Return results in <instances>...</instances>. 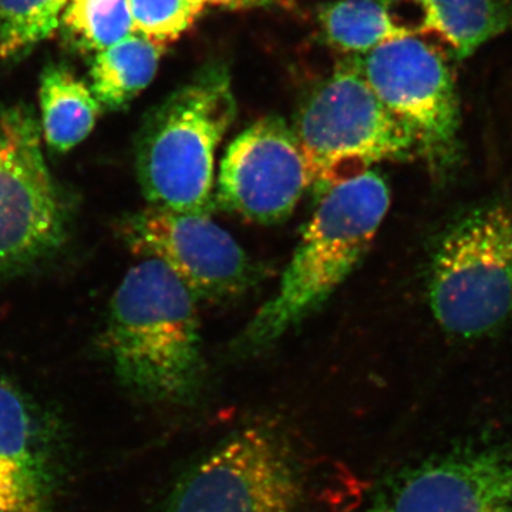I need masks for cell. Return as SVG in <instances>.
Here are the masks:
<instances>
[{"instance_id":"obj_1","label":"cell","mask_w":512,"mask_h":512,"mask_svg":"<svg viewBox=\"0 0 512 512\" xmlns=\"http://www.w3.org/2000/svg\"><path fill=\"white\" fill-rule=\"evenodd\" d=\"M198 299L156 259L128 269L111 298L104 352L127 389L163 403H190L204 382Z\"/></svg>"},{"instance_id":"obj_2","label":"cell","mask_w":512,"mask_h":512,"mask_svg":"<svg viewBox=\"0 0 512 512\" xmlns=\"http://www.w3.org/2000/svg\"><path fill=\"white\" fill-rule=\"evenodd\" d=\"M389 207V187L372 170L320 197L278 289L235 340L237 352L268 348L328 301L362 261Z\"/></svg>"},{"instance_id":"obj_3","label":"cell","mask_w":512,"mask_h":512,"mask_svg":"<svg viewBox=\"0 0 512 512\" xmlns=\"http://www.w3.org/2000/svg\"><path fill=\"white\" fill-rule=\"evenodd\" d=\"M237 114L228 67L214 62L165 99L137 138L138 181L148 204L208 214L215 208V151Z\"/></svg>"},{"instance_id":"obj_4","label":"cell","mask_w":512,"mask_h":512,"mask_svg":"<svg viewBox=\"0 0 512 512\" xmlns=\"http://www.w3.org/2000/svg\"><path fill=\"white\" fill-rule=\"evenodd\" d=\"M293 131L320 197L375 164L417 154L412 134L377 99L355 57L338 64L313 90Z\"/></svg>"},{"instance_id":"obj_5","label":"cell","mask_w":512,"mask_h":512,"mask_svg":"<svg viewBox=\"0 0 512 512\" xmlns=\"http://www.w3.org/2000/svg\"><path fill=\"white\" fill-rule=\"evenodd\" d=\"M305 477L284 427L254 421L231 431L178 477L161 512H301Z\"/></svg>"},{"instance_id":"obj_6","label":"cell","mask_w":512,"mask_h":512,"mask_svg":"<svg viewBox=\"0 0 512 512\" xmlns=\"http://www.w3.org/2000/svg\"><path fill=\"white\" fill-rule=\"evenodd\" d=\"M429 302L448 333L480 338L512 316V205L477 208L441 235L429 272Z\"/></svg>"},{"instance_id":"obj_7","label":"cell","mask_w":512,"mask_h":512,"mask_svg":"<svg viewBox=\"0 0 512 512\" xmlns=\"http://www.w3.org/2000/svg\"><path fill=\"white\" fill-rule=\"evenodd\" d=\"M67 212L26 107L0 111V274L25 268L62 245Z\"/></svg>"},{"instance_id":"obj_8","label":"cell","mask_w":512,"mask_h":512,"mask_svg":"<svg viewBox=\"0 0 512 512\" xmlns=\"http://www.w3.org/2000/svg\"><path fill=\"white\" fill-rule=\"evenodd\" d=\"M370 89L412 134L417 154L434 171L456 160L460 111L443 57L416 36L390 40L355 56Z\"/></svg>"},{"instance_id":"obj_9","label":"cell","mask_w":512,"mask_h":512,"mask_svg":"<svg viewBox=\"0 0 512 512\" xmlns=\"http://www.w3.org/2000/svg\"><path fill=\"white\" fill-rule=\"evenodd\" d=\"M356 512H512V443L421 458L384 478Z\"/></svg>"},{"instance_id":"obj_10","label":"cell","mask_w":512,"mask_h":512,"mask_svg":"<svg viewBox=\"0 0 512 512\" xmlns=\"http://www.w3.org/2000/svg\"><path fill=\"white\" fill-rule=\"evenodd\" d=\"M123 231L134 254L160 261L197 299L227 301L254 281L247 252L208 214L148 205L127 218Z\"/></svg>"},{"instance_id":"obj_11","label":"cell","mask_w":512,"mask_h":512,"mask_svg":"<svg viewBox=\"0 0 512 512\" xmlns=\"http://www.w3.org/2000/svg\"><path fill=\"white\" fill-rule=\"evenodd\" d=\"M311 187L295 131L278 116L245 128L221 161L215 204L256 224L291 217Z\"/></svg>"},{"instance_id":"obj_12","label":"cell","mask_w":512,"mask_h":512,"mask_svg":"<svg viewBox=\"0 0 512 512\" xmlns=\"http://www.w3.org/2000/svg\"><path fill=\"white\" fill-rule=\"evenodd\" d=\"M35 404L0 377V512H56L52 440Z\"/></svg>"},{"instance_id":"obj_13","label":"cell","mask_w":512,"mask_h":512,"mask_svg":"<svg viewBox=\"0 0 512 512\" xmlns=\"http://www.w3.org/2000/svg\"><path fill=\"white\" fill-rule=\"evenodd\" d=\"M40 130L47 147L67 153L92 134L101 104L82 80L63 67H47L39 90Z\"/></svg>"},{"instance_id":"obj_14","label":"cell","mask_w":512,"mask_h":512,"mask_svg":"<svg viewBox=\"0 0 512 512\" xmlns=\"http://www.w3.org/2000/svg\"><path fill=\"white\" fill-rule=\"evenodd\" d=\"M164 45L133 33L97 52L92 64V92L101 107L119 110L147 89L156 77Z\"/></svg>"},{"instance_id":"obj_15","label":"cell","mask_w":512,"mask_h":512,"mask_svg":"<svg viewBox=\"0 0 512 512\" xmlns=\"http://www.w3.org/2000/svg\"><path fill=\"white\" fill-rule=\"evenodd\" d=\"M399 2V0H394ZM420 9L419 32H433L456 50L460 59L503 33L510 15L500 0H400Z\"/></svg>"},{"instance_id":"obj_16","label":"cell","mask_w":512,"mask_h":512,"mask_svg":"<svg viewBox=\"0 0 512 512\" xmlns=\"http://www.w3.org/2000/svg\"><path fill=\"white\" fill-rule=\"evenodd\" d=\"M393 5V0H335L320 12V29L340 52L365 55L390 40L413 36L394 16Z\"/></svg>"},{"instance_id":"obj_17","label":"cell","mask_w":512,"mask_h":512,"mask_svg":"<svg viewBox=\"0 0 512 512\" xmlns=\"http://www.w3.org/2000/svg\"><path fill=\"white\" fill-rule=\"evenodd\" d=\"M62 25L77 46L101 52L133 35L130 0H69Z\"/></svg>"},{"instance_id":"obj_18","label":"cell","mask_w":512,"mask_h":512,"mask_svg":"<svg viewBox=\"0 0 512 512\" xmlns=\"http://www.w3.org/2000/svg\"><path fill=\"white\" fill-rule=\"evenodd\" d=\"M69 0H0V60L26 52L55 33Z\"/></svg>"},{"instance_id":"obj_19","label":"cell","mask_w":512,"mask_h":512,"mask_svg":"<svg viewBox=\"0 0 512 512\" xmlns=\"http://www.w3.org/2000/svg\"><path fill=\"white\" fill-rule=\"evenodd\" d=\"M134 33L165 45L194 25L202 6L192 0H130Z\"/></svg>"},{"instance_id":"obj_20","label":"cell","mask_w":512,"mask_h":512,"mask_svg":"<svg viewBox=\"0 0 512 512\" xmlns=\"http://www.w3.org/2000/svg\"><path fill=\"white\" fill-rule=\"evenodd\" d=\"M204 8L205 5L227 6V8L242 9L256 6L288 5L289 0H192Z\"/></svg>"}]
</instances>
